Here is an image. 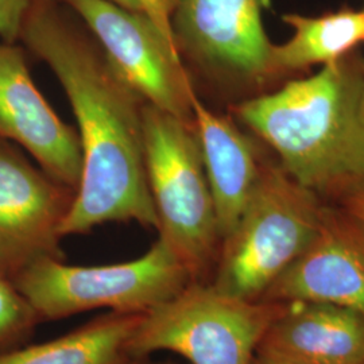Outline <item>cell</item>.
Wrapping results in <instances>:
<instances>
[{
  "label": "cell",
  "mask_w": 364,
  "mask_h": 364,
  "mask_svg": "<svg viewBox=\"0 0 364 364\" xmlns=\"http://www.w3.org/2000/svg\"><path fill=\"white\" fill-rule=\"evenodd\" d=\"M19 41L52 69L77 119L82 176L61 225L63 237L109 221L158 230L144 166L146 100L60 0H36Z\"/></svg>",
  "instance_id": "6da1fadb"
},
{
  "label": "cell",
  "mask_w": 364,
  "mask_h": 364,
  "mask_svg": "<svg viewBox=\"0 0 364 364\" xmlns=\"http://www.w3.org/2000/svg\"><path fill=\"white\" fill-rule=\"evenodd\" d=\"M232 111L301 186L338 200L364 191L363 61L346 55Z\"/></svg>",
  "instance_id": "7a4b0ae2"
},
{
  "label": "cell",
  "mask_w": 364,
  "mask_h": 364,
  "mask_svg": "<svg viewBox=\"0 0 364 364\" xmlns=\"http://www.w3.org/2000/svg\"><path fill=\"white\" fill-rule=\"evenodd\" d=\"M324 204L282 168L263 165L234 231L221 242L215 279L221 293L259 301L317 236Z\"/></svg>",
  "instance_id": "3957f363"
},
{
  "label": "cell",
  "mask_w": 364,
  "mask_h": 364,
  "mask_svg": "<svg viewBox=\"0 0 364 364\" xmlns=\"http://www.w3.org/2000/svg\"><path fill=\"white\" fill-rule=\"evenodd\" d=\"M144 166L158 218V234L203 282L221 239L195 123L153 105L144 109Z\"/></svg>",
  "instance_id": "277c9868"
},
{
  "label": "cell",
  "mask_w": 364,
  "mask_h": 364,
  "mask_svg": "<svg viewBox=\"0 0 364 364\" xmlns=\"http://www.w3.org/2000/svg\"><path fill=\"white\" fill-rule=\"evenodd\" d=\"M289 302L248 301L191 282L144 313L129 344L131 359L174 352L191 364H251L260 340Z\"/></svg>",
  "instance_id": "5b68a950"
},
{
  "label": "cell",
  "mask_w": 364,
  "mask_h": 364,
  "mask_svg": "<svg viewBox=\"0 0 364 364\" xmlns=\"http://www.w3.org/2000/svg\"><path fill=\"white\" fill-rule=\"evenodd\" d=\"M191 282L182 260L159 236L136 259L102 266L43 259L14 279L39 320H60L102 308L146 313L177 296Z\"/></svg>",
  "instance_id": "8992f818"
},
{
  "label": "cell",
  "mask_w": 364,
  "mask_h": 364,
  "mask_svg": "<svg viewBox=\"0 0 364 364\" xmlns=\"http://www.w3.org/2000/svg\"><path fill=\"white\" fill-rule=\"evenodd\" d=\"M170 31L188 73L218 87L252 90L275 75L259 0H174Z\"/></svg>",
  "instance_id": "52a82bcc"
},
{
  "label": "cell",
  "mask_w": 364,
  "mask_h": 364,
  "mask_svg": "<svg viewBox=\"0 0 364 364\" xmlns=\"http://www.w3.org/2000/svg\"><path fill=\"white\" fill-rule=\"evenodd\" d=\"M97 39L147 105L195 123V84L169 31L153 18L111 0H60Z\"/></svg>",
  "instance_id": "ba28073f"
},
{
  "label": "cell",
  "mask_w": 364,
  "mask_h": 364,
  "mask_svg": "<svg viewBox=\"0 0 364 364\" xmlns=\"http://www.w3.org/2000/svg\"><path fill=\"white\" fill-rule=\"evenodd\" d=\"M76 191L0 139V274L14 281L43 259L64 260L61 225Z\"/></svg>",
  "instance_id": "9c48e42d"
},
{
  "label": "cell",
  "mask_w": 364,
  "mask_h": 364,
  "mask_svg": "<svg viewBox=\"0 0 364 364\" xmlns=\"http://www.w3.org/2000/svg\"><path fill=\"white\" fill-rule=\"evenodd\" d=\"M0 139L26 149L49 177L77 192L82 176L78 134L34 85L23 48L1 39Z\"/></svg>",
  "instance_id": "30bf717a"
},
{
  "label": "cell",
  "mask_w": 364,
  "mask_h": 364,
  "mask_svg": "<svg viewBox=\"0 0 364 364\" xmlns=\"http://www.w3.org/2000/svg\"><path fill=\"white\" fill-rule=\"evenodd\" d=\"M260 299L326 302L364 312V225L344 209L324 205L312 245Z\"/></svg>",
  "instance_id": "8fae6325"
},
{
  "label": "cell",
  "mask_w": 364,
  "mask_h": 364,
  "mask_svg": "<svg viewBox=\"0 0 364 364\" xmlns=\"http://www.w3.org/2000/svg\"><path fill=\"white\" fill-rule=\"evenodd\" d=\"M257 355L287 364H362L364 312L326 302H291Z\"/></svg>",
  "instance_id": "7c38bea8"
},
{
  "label": "cell",
  "mask_w": 364,
  "mask_h": 364,
  "mask_svg": "<svg viewBox=\"0 0 364 364\" xmlns=\"http://www.w3.org/2000/svg\"><path fill=\"white\" fill-rule=\"evenodd\" d=\"M193 119L223 242L246 208L263 165L247 135L231 119L209 109L198 95Z\"/></svg>",
  "instance_id": "4fadbf2b"
},
{
  "label": "cell",
  "mask_w": 364,
  "mask_h": 364,
  "mask_svg": "<svg viewBox=\"0 0 364 364\" xmlns=\"http://www.w3.org/2000/svg\"><path fill=\"white\" fill-rule=\"evenodd\" d=\"M144 313L111 312L61 338L0 355V364H127Z\"/></svg>",
  "instance_id": "5bb4252c"
},
{
  "label": "cell",
  "mask_w": 364,
  "mask_h": 364,
  "mask_svg": "<svg viewBox=\"0 0 364 364\" xmlns=\"http://www.w3.org/2000/svg\"><path fill=\"white\" fill-rule=\"evenodd\" d=\"M284 21L294 34L285 43L274 45V73L335 63L364 41L363 11L341 9L320 16L287 14Z\"/></svg>",
  "instance_id": "9a60e30c"
},
{
  "label": "cell",
  "mask_w": 364,
  "mask_h": 364,
  "mask_svg": "<svg viewBox=\"0 0 364 364\" xmlns=\"http://www.w3.org/2000/svg\"><path fill=\"white\" fill-rule=\"evenodd\" d=\"M39 321L14 281L0 274V355L19 348Z\"/></svg>",
  "instance_id": "2e32d148"
},
{
  "label": "cell",
  "mask_w": 364,
  "mask_h": 364,
  "mask_svg": "<svg viewBox=\"0 0 364 364\" xmlns=\"http://www.w3.org/2000/svg\"><path fill=\"white\" fill-rule=\"evenodd\" d=\"M36 0H0V39L16 43L27 11Z\"/></svg>",
  "instance_id": "e0dca14e"
},
{
  "label": "cell",
  "mask_w": 364,
  "mask_h": 364,
  "mask_svg": "<svg viewBox=\"0 0 364 364\" xmlns=\"http://www.w3.org/2000/svg\"><path fill=\"white\" fill-rule=\"evenodd\" d=\"M341 208L364 225V191L341 200Z\"/></svg>",
  "instance_id": "ac0fdd59"
},
{
  "label": "cell",
  "mask_w": 364,
  "mask_h": 364,
  "mask_svg": "<svg viewBox=\"0 0 364 364\" xmlns=\"http://www.w3.org/2000/svg\"><path fill=\"white\" fill-rule=\"evenodd\" d=\"M114 3H117L122 7H126L129 10L132 11H141L144 13V6H142V1L141 0H111Z\"/></svg>",
  "instance_id": "d6986e66"
},
{
  "label": "cell",
  "mask_w": 364,
  "mask_h": 364,
  "mask_svg": "<svg viewBox=\"0 0 364 364\" xmlns=\"http://www.w3.org/2000/svg\"><path fill=\"white\" fill-rule=\"evenodd\" d=\"M251 364H287L282 363V362H277V360H272V359H267V358H263V356H259V355H257L255 353V356H254V360H252V363Z\"/></svg>",
  "instance_id": "ffe728a7"
},
{
  "label": "cell",
  "mask_w": 364,
  "mask_h": 364,
  "mask_svg": "<svg viewBox=\"0 0 364 364\" xmlns=\"http://www.w3.org/2000/svg\"><path fill=\"white\" fill-rule=\"evenodd\" d=\"M127 364H156L151 363L147 360V356L146 358H138V359H131L130 362Z\"/></svg>",
  "instance_id": "44dd1931"
},
{
  "label": "cell",
  "mask_w": 364,
  "mask_h": 364,
  "mask_svg": "<svg viewBox=\"0 0 364 364\" xmlns=\"http://www.w3.org/2000/svg\"><path fill=\"white\" fill-rule=\"evenodd\" d=\"M363 14H364V10H363Z\"/></svg>",
  "instance_id": "7402d4cb"
},
{
  "label": "cell",
  "mask_w": 364,
  "mask_h": 364,
  "mask_svg": "<svg viewBox=\"0 0 364 364\" xmlns=\"http://www.w3.org/2000/svg\"><path fill=\"white\" fill-rule=\"evenodd\" d=\"M362 364H364V362H363V363H362Z\"/></svg>",
  "instance_id": "603a6c76"
}]
</instances>
